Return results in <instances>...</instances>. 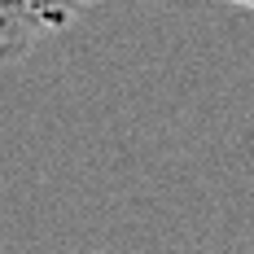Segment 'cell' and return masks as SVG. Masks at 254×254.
Wrapping results in <instances>:
<instances>
[{
	"mask_svg": "<svg viewBox=\"0 0 254 254\" xmlns=\"http://www.w3.org/2000/svg\"><path fill=\"white\" fill-rule=\"evenodd\" d=\"M224 4H241V9H254V0H224Z\"/></svg>",
	"mask_w": 254,
	"mask_h": 254,
	"instance_id": "6da1fadb",
	"label": "cell"
}]
</instances>
